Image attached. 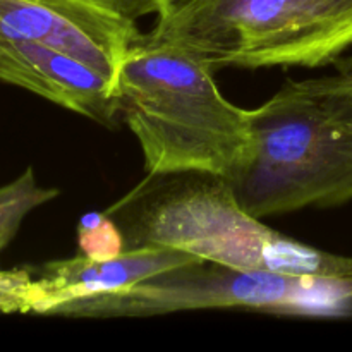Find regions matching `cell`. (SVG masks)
Segmentation results:
<instances>
[{
	"instance_id": "6da1fadb",
	"label": "cell",
	"mask_w": 352,
	"mask_h": 352,
	"mask_svg": "<svg viewBox=\"0 0 352 352\" xmlns=\"http://www.w3.org/2000/svg\"><path fill=\"white\" fill-rule=\"evenodd\" d=\"M196 55L141 34L116 82L119 117L140 143L150 175L199 172L230 181L250 158L251 110L222 95Z\"/></svg>"
},
{
	"instance_id": "7a4b0ae2",
	"label": "cell",
	"mask_w": 352,
	"mask_h": 352,
	"mask_svg": "<svg viewBox=\"0 0 352 352\" xmlns=\"http://www.w3.org/2000/svg\"><path fill=\"white\" fill-rule=\"evenodd\" d=\"M105 213L122 230L126 250L168 246L239 270L352 282V256L308 246L265 226L219 175L146 174Z\"/></svg>"
},
{
	"instance_id": "3957f363",
	"label": "cell",
	"mask_w": 352,
	"mask_h": 352,
	"mask_svg": "<svg viewBox=\"0 0 352 352\" xmlns=\"http://www.w3.org/2000/svg\"><path fill=\"white\" fill-rule=\"evenodd\" d=\"M250 158L230 188L256 219L352 199V103L309 95L289 79L251 110Z\"/></svg>"
},
{
	"instance_id": "277c9868",
	"label": "cell",
	"mask_w": 352,
	"mask_h": 352,
	"mask_svg": "<svg viewBox=\"0 0 352 352\" xmlns=\"http://www.w3.org/2000/svg\"><path fill=\"white\" fill-rule=\"evenodd\" d=\"M352 302V282L250 272L201 260L119 291L54 306L48 316L141 318L206 309H251L278 315H340Z\"/></svg>"
},
{
	"instance_id": "5b68a950",
	"label": "cell",
	"mask_w": 352,
	"mask_h": 352,
	"mask_svg": "<svg viewBox=\"0 0 352 352\" xmlns=\"http://www.w3.org/2000/svg\"><path fill=\"white\" fill-rule=\"evenodd\" d=\"M289 0H164L151 43L175 45L222 67H268L287 33Z\"/></svg>"
},
{
	"instance_id": "8992f818",
	"label": "cell",
	"mask_w": 352,
	"mask_h": 352,
	"mask_svg": "<svg viewBox=\"0 0 352 352\" xmlns=\"http://www.w3.org/2000/svg\"><path fill=\"white\" fill-rule=\"evenodd\" d=\"M0 36L33 40L64 52L116 88L120 65L141 33L136 23L91 0H0Z\"/></svg>"
},
{
	"instance_id": "52a82bcc",
	"label": "cell",
	"mask_w": 352,
	"mask_h": 352,
	"mask_svg": "<svg viewBox=\"0 0 352 352\" xmlns=\"http://www.w3.org/2000/svg\"><path fill=\"white\" fill-rule=\"evenodd\" d=\"M0 81L102 126L113 127L120 119L116 88L109 79L85 62L38 41L0 36Z\"/></svg>"
},
{
	"instance_id": "ba28073f",
	"label": "cell",
	"mask_w": 352,
	"mask_h": 352,
	"mask_svg": "<svg viewBox=\"0 0 352 352\" xmlns=\"http://www.w3.org/2000/svg\"><path fill=\"white\" fill-rule=\"evenodd\" d=\"M203 258L168 246H140L116 256L89 258L78 254L30 268L36 278L34 315H47L54 306L86 296L119 291L164 272L198 263Z\"/></svg>"
},
{
	"instance_id": "9c48e42d",
	"label": "cell",
	"mask_w": 352,
	"mask_h": 352,
	"mask_svg": "<svg viewBox=\"0 0 352 352\" xmlns=\"http://www.w3.org/2000/svg\"><path fill=\"white\" fill-rule=\"evenodd\" d=\"M349 48L352 0H289L287 33L268 67H322Z\"/></svg>"
},
{
	"instance_id": "30bf717a",
	"label": "cell",
	"mask_w": 352,
	"mask_h": 352,
	"mask_svg": "<svg viewBox=\"0 0 352 352\" xmlns=\"http://www.w3.org/2000/svg\"><path fill=\"white\" fill-rule=\"evenodd\" d=\"M57 196L58 189L38 184L31 167L9 184L0 186V251L9 246L23 220L33 210L47 205Z\"/></svg>"
},
{
	"instance_id": "8fae6325",
	"label": "cell",
	"mask_w": 352,
	"mask_h": 352,
	"mask_svg": "<svg viewBox=\"0 0 352 352\" xmlns=\"http://www.w3.org/2000/svg\"><path fill=\"white\" fill-rule=\"evenodd\" d=\"M79 250L89 258L116 256L126 250L122 230L107 213H88L79 222Z\"/></svg>"
},
{
	"instance_id": "7c38bea8",
	"label": "cell",
	"mask_w": 352,
	"mask_h": 352,
	"mask_svg": "<svg viewBox=\"0 0 352 352\" xmlns=\"http://www.w3.org/2000/svg\"><path fill=\"white\" fill-rule=\"evenodd\" d=\"M36 301V278L30 268H0V315L34 313Z\"/></svg>"
},
{
	"instance_id": "4fadbf2b",
	"label": "cell",
	"mask_w": 352,
	"mask_h": 352,
	"mask_svg": "<svg viewBox=\"0 0 352 352\" xmlns=\"http://www.w3.org/2000/svg\"><path fill=\"white\" fill-rule=\"evenodd\" d=\"M333 64H336V71L332 74L292 82L296 88L309 95L352 103V55L339 57Z\"/></svg>"
},
{
	"instance_id": "5bb4252c",
	"label": "cell",
	"mask_w": 352,
	"mask_h": 352,
	"mask_svg": "<svg viewBox=\"0 0 352 352\" xmlns=\"http://www.w3.org/2000/svg\"><path fill=\"white\" fill-rule=\"evenodd\" d=\"M91 2L98 3L100 7L124 17V19L136 23L140 17L150 16V14L157 16L164 0H91Z\"/></svg>"
}]
</instances>
